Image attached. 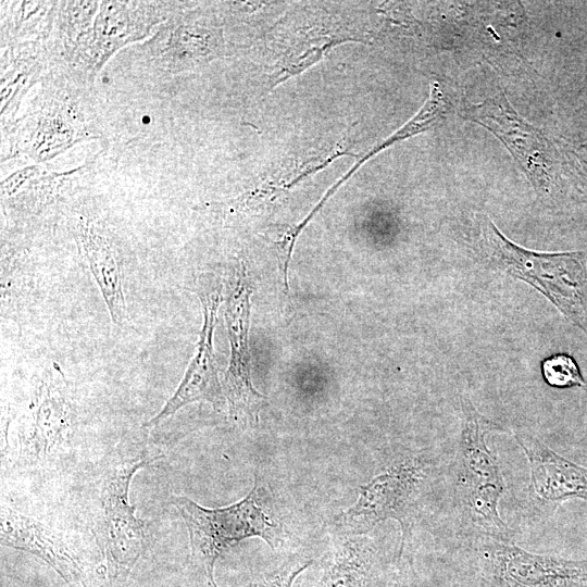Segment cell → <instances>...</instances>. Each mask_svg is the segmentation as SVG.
<instances>
[{
    "label": "cell",
    "mask_w": 587,
    "mask_h": 587,
    "mask_svg": "<svg viewBox=\"0 0 587 587\" xmlns=\"http://www.w3.org/2000/svg\"><path fill=\"white\" fill-rule=\"evenodd\" d=\"M462 417L457 453L451 462V503L460 532L484 534L511 541L512 530L499 514L504 483L498 459L486 442L500 426L480 414L467 397L461 399Z\"/></svg>",
    "instance_id": "obj_1"
},
{
    "label": "cell",
    "mask_w": 587,
    "mask_h": 587,
    "mask_svg": "<svg viewBox=\"0 0 587 587\" xmlns=\"http://www.w3.org/2000/svg\"><path fill=\"white\" fill-rule=\"evenodd\" d=\"M87 87L49 68L27 112L5 133L10 146L8 158L27 155L45 162L77 142L99 138L91 111L86 109L83 91Z\"/></svg>",
    "instance_id": "obj_2"
},
{
    "label": "cell",
    "mask_w": 587,
    "mask_h": 587,
    "mask_svg": "<svg viewBox=\"0 0 587 587\" xmlns=\"http://www.w3.org/2000/svg\"><path fill=\"white\" fill-rule=\"evenodd\" d=\"M479 229L480 247L491 265L534 286L587 334V252L526 250L485 215H479Z\"/></svg>",
    "instance_id": "obj_3"
},
{
    "label": "cell",
    "mask_w": 587,
    "mask_h": 587,
    "mask_svg": "<svg viewBox=\"0 0 587 587\" xmlns=\"http://www.w3.org/2000/svg\"><path fill=\"white\" fill-rule=\"evenodd\" d=\"M172 503L187 526L191 559L208 587H217L215 563L233 545L260 537L275 549L283 541V532L271 512L270 494L258 477L250 492L228 507L204 508L184 496L173 497Z\"/></svg>",
    "instance_id": "obj_4"
},
{
    "label": "cell",
    "mask_w": 587,
    "mask_h": 587,
    "mask_svg": "<svg viewBox=\"0 0 587 587\" xmlns=\"http://www.w3.org/2000/svg\"><path fill=\"white\" fill-rule=\"evenodd\" d=\"M430 471L434 470L422 457L396 461L361 486L355 503L337 516L338 527L358 536L380 522L395 520L401 528V555L429 486Z\"/></svg>",
    "instance_id": "obj_5"
},
{
    "label": "cell",
    "mask_w": 587,
    "mask_h": 587,
    "mask_svg": "<svg viewBox=\"0 0 587 587\" xmlns=\"http://www.w3.org/2000/svg\"><path fill=\"white\" fill-rule=\"evenodd\" d=\"M457 547L471 555L496 587H582L587 561L526 551L484 534H455Z\"/></svg>",
    "instance_id": "obj_6"
},
{
    "label": "cell",
    "mask_w": 587,
    "mask_h": 587,
    "mask_svg": "<svg viewBox=\"0 0 587 587\" xmlns=\"http://www.w3.org/2000/svg\"><path fill=\"white\" fill-rule=\"evenodd\" d=\"M461 115L494 134L538 192L549 191L558 171L557 151L541 129L514 110L504 92L465 103Z\"/></svg>",
    "instance_id": "obj_7"
},
{
    "label": "cell",
    "mask_w": 587,
    "mask_h": 587,
    "mask_svg": "<svg viewBox=\"0 0 587 587\" xmlns=\"http://www.w3.org/2000/svg\"><path fill=\"white\" fill-rule=\"evenodd\" d=\"M150 462L140 458L121 464L102 487L100 545L112 580L125 579L146 548L145 526L129 503L128 491L133 476Z\"/></svg>",
    "instance_id": "obj_8"
},
{
    "label": "cell",
    "mask_w": 587,
    "mask_h": 587,
    "mask_svg": "<svg viewBox=\"0 0 587 587\" xmlns=\"http://www.w3.org/2000/svg\"><path fill=\"white\" fill-rule=\"evenodd\" d=\"M251 287L246 265L236 266L227 287L225 321L230 345V359L225 372L223 391L232 419L248 428L258 423L264 396L255 390L251 380L249 354Z\"/></svg>",
    "instance_id": "obj_9"
},
{
    "label": "cell",
    "mask_w": 587,
    "mask_h": 587,
    "mask_svg": "<svg viewBox=\"0 0 587 587\" xmlns=\"http://www.w3.org/2000/svg\"><path fill=\"white\" fill-rule=\"evenodd\" d=\"M180 3L168 1H100L79 70L87 86L108 59L123 46L143 39L175 14Z\"/></svg>",
    "instance_id": "obj_10"
},
{
    "label": "cell",
    "mask_w": 587,
    "mask_h": 587,
    "mask_svg": "<svg viewBox=\"0 0 587 587\" xmlns=\"http://www.w3.org/2000/svg\"><path fill=\"white\" fill-rule=\"evenodd\" d=\"M198 295L203 309V325L196 354L176 391L162 410L147 423V426L163 422L191 402H208L217 411L225 405L226 399L218 379L213 349V333L222 299V284L215 277L201 276L198 279Z\"/></svg>",
    "instance_id": "obj_11"
},
{
    "label": "cell",
    "mask_w": 587,
    "mask_h": 587,
    "mask_svg": "<svg viewBox=\"0 0 587 587\" xmlns=\"http://www.w3.org/2000/svg\"><path fill=\"white\" fill-rule=\"evenodd\" d=\"M72 405L67 383L54 365L37 386L33 419L24 451L30 463H38L65 441Z\"/></svg>",
    "instance_id": "obj_12"
},
{
    "label": "cell",
    "mask_w": 587,
    "mask_h": 587,
    "mask_svg": "<svg viewBox=\"0 0 587 587\" xmlns=\"http://www.w3.org/2000/svg\"><path fill=\"white\" fill-rule=\"evenodd\" d=\"M0 541L2 546L39 557L71 587H86L80 561L40 522L8 507L1 508Z\"/></svg>",
    "instance_id": "obj_13"
},
{
    "label": "cell",
    "mask_w": 587,
    "mask_h": 587,
    "mask_svg": "<svg viewBox=\"0 0 587 587\" xmlns=\"http://www.w3.org/2000/svg\"><path fill=\"white\" fill-rule=\"evenodd\" d=\"M530 471V490L540 503H559L571 498L587 500V469L544 445L539 439L516 433Z\"/></svg>",
    "instance_id": "obj_14"
},
{
    "label": "cell",
    "mask_w": 587,
    "mask_h": 587,
    "mask_svg": "<svg viewBox=\"0 0 587 587\" xmlns=\"http://www.w3.org/2000/svg\"><path fill=\"white\" fill-rule=\"evenodd\" d=\"M46 41L10 45L2 48L1 58V128L13 125L21 100L48 71Z\"/></svg>",
    "instance_id": "obj_15"
},
{
    "label": "cell",
    "mask_w": 587,
    "mask_h": 587,
    "mask_svg": "<svg viewBox=\"0 0 587 587\" xmlns=\"http://www.w3.org/2000/svg\"><path fill=\"white\" fill-rule=\"evenodd\" d=\"M76 239L100 288L112 321L124 325L127 311L123 295L122 270L116 252L99 229L85 217L76 223Z\"/></svg>",
    "instance_id": "obj_16"
},
{
    "label": "cell",
    "mask_w": 587,
    "mask_h": 587,
    "mask_svg": "<svg viewBox=\"0 0 587 587\" xmlns=\"http://www.w3.org/2000/svg\"><path fill=\"white\" fill-rule=\"evenodd\" d=\"M376 549L362 535L349 538L335 551L316 587H369Z\"/></svg>",
    "instance_id": "obj_17"
},
{
    "label": "cell",
    "mask_w": 587,
    "mask_h": 587,
    "mask_svg": "<svg viewBox=\"0 0 587 587\" xmlns=\"http://www.w3.org/2000/svg\"><path fill=\"white\" fill-rule=\"evenodd\" d=\"M58 2L14 1L5 2L1 17V46L32 41H47Z\"/></svg>",
    "instance_id": "obj_18"
},
{
    "label": "cell",
    "mask_w": 587,
    "mask_h": 587,
    "mask_svg": "<svg viewBox=\"0 0 587 587\" xmlns=\"http://www.w3.org/2000/svg\"><path fill=\"white\" fill-rule=\"evenodd\" d=\"M545 382L555 388L583 387L585 382L575 360L564 353L546 358L541 363Z\"/></svg>",
    "instance_id": "obj_19"
},
{
    "label": "cell",
    "mask_w": 587,
    "mask_h": 587,
    "mask_svg": "<svg viewBox=\"0 0 587 587\" xmlns=\"http://www.w3.org/2000/svg\"><path fill=\"white\" fill-rule=\"evenodd\" d=\"M311 565V561H291L259 582L250 583L243 587H292L295 579L305 569Z\"/></svg>",
    "instance_id": "obj_20"
},
{
    "label": "cell",
    "mask_w": 587,
    "mask_h": 587,
    "mask_svg": "<svg viewBox=\"0 0 587 587\" xmlns=\"http://www.w3.org/2000/svg\"><path fill=\"white\" fill-rule=\"evenodd\" d=\"M566 147L580 171L587 176V138L566 140Z\"/></svg>",
    "instance_id": "obj_21"
},
{
    "label": "cell",
    "mask_w": 587,
    "mask_h": 587,
    "mask_svg": "<svg viewBox=\"0 0 587 587\" xmlns=\"http://www.w3.org/2000/svg\"><path fill=\"white\" fill-rule=\"evenodd\" d=\"M388 587H414V584L410 583L408 577H399Z\"/></svg>",
    "instance_id": "obj_22"
}]
</instances>
